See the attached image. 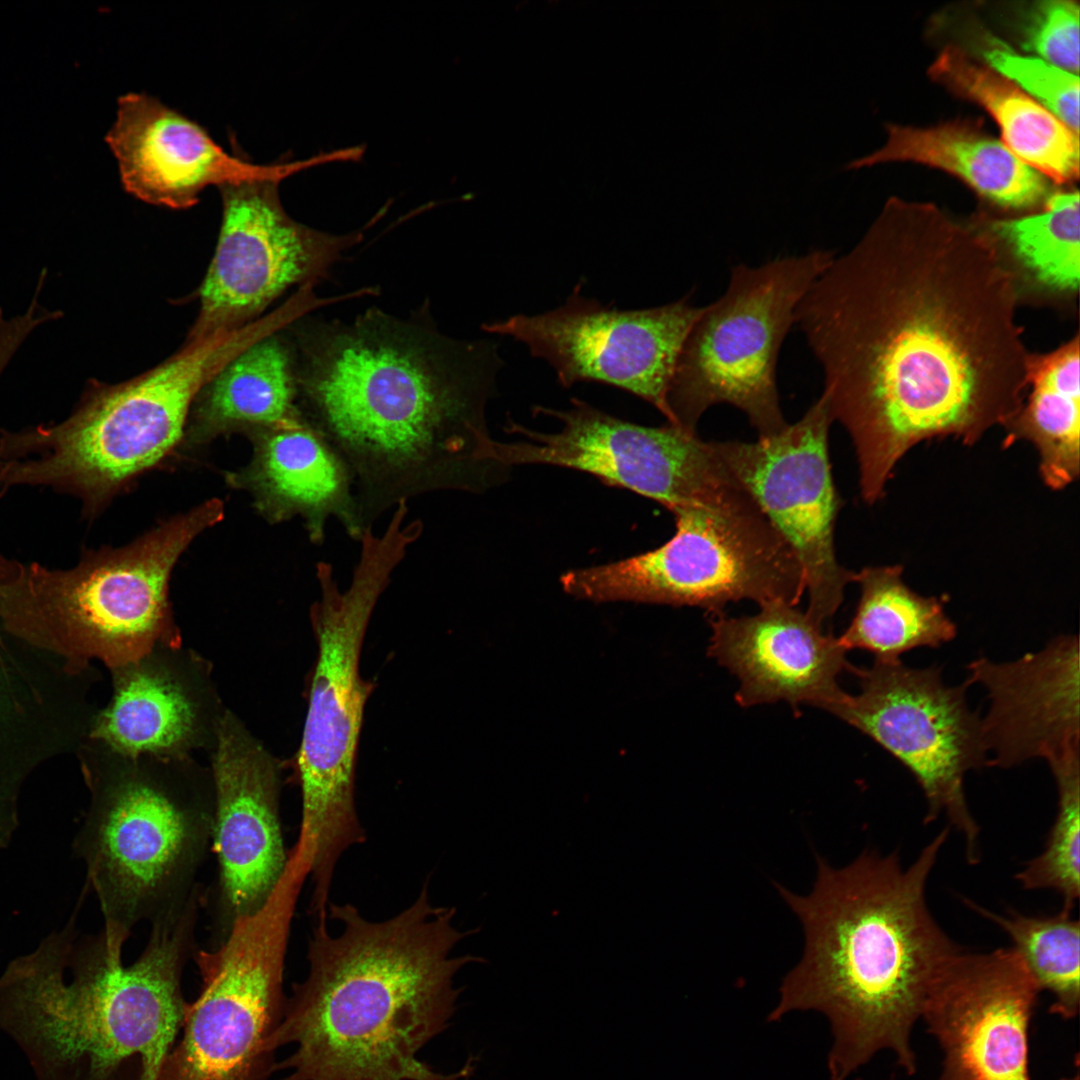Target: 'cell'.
<instances>
[{"label": "cell", "mask_w": 1080, "mask_h": 1080, "mask_svg": "<svg viewBox=\"0 0 1080 1080\" xmlns=\"http://www.w3.org/2000/svg\"><path fill=\"white\" fill-rule=\"evenodd\" d=\"M1016 306L986 234L897 197L811 285L795 325L851 437L868 504L916 444H971L1019 413L1032 354Z\"/></svg>", "instance_id": "6da1fadb"}, {"label": "cell", "mask_w": 1080, "mask_h": 1080, "mask_svg": "<svg viewBox=\"0 0 1080 1080\" xmlns=\"http://www.w3.org/2000/svg\"><path fill=\"white\" fill-rule=\"evenodd\" d=\"M399 328L366 318L337 332L297 382L303 417L352 475L364 531L401 501L481 493L508 471L485 422L490 375L446 367Z\"/></svg>", "instance_id": "7a4b0ae2"}, {"label": "cell", "mask_w": 1080, "mask_h": 1080, "mask_svg": "<svg viewBox=\"0 0 1080 1080\" xmlns=\"http://www.w3.org/2000/svg\"><path fill=\"white\" fill-rule=\"evenodd\" d=\"M949 835L941 830L904 866L897 852L865 851L836 869L817 857L806 896L776 885L805 933L800 962L784 977L769 1021L814 1010L828 1019L831 1080H846L882 1050L907 1074L911 1045L931 986L963 950L933 917L929 876Z\"/></svg>", "instance_id": "3957f363"}, {"label": "cell", "mask_w": 1080, "mask_h": 1080, "mask_svg": "<svg viewBox=\"0 0 1080 1080\" xmlns=\"http://www.w3.org/2000/svg\"><path fill=\"white\" fill-rule=\"evenodd\" d=\"M453 907L434 906L425 884L412 905L379 922L351 904L330 903L328 918L342 924L330 934L327 917L315 919L308 943L309 971L294 983L275 1036L276 1047L296 1050L276 1071L281 1080H459L468 1067L438 1073L418 1059L443 1032L460 990L455 975L486 962L454 956L464 938Z\"/></svg>", "instance_id": "277c9868"}, {"label": "cell", "mask_w": 1080, "mask_h": 1080, "mask_svg": "<svg viewBox=\"0 0 1080 1080\" xmlns=\"http://www.w3.org/2000/svg\"><path fill=\"white\" fill-rule=\"evenodd\" d=\"M81 904L61 930L0 975V1031L22 1050L36 1080H118L134 1057L138 1080H153L185 1018L188 949L154 932L125 965L119 936L102 928L78 937Z\"/></svg>", "instance_id": "5b68a950"}, {"label": "cell", "mask_w": 1080, "mask_h": 1080, "mask_svg": "<svg viewBox=\"0 0 1080 1080\" xmlns=\"http://www.w3.org/2000/svg\"><path fill=\"white\" fill-rule=\"evenodd\" d=\"M280 327L273 314L200 342L127 381L97 385L57 424L0 429V495L45 486L78 498L95 517L184 440L193 404L228 361Z\"/></svg>", "instance_id": "8992f818"}, {"label": "cell", "mask_w": 1080, "mask_h": 1080, "mask_svg": "<svg viewBox=\"0 0 1080 1080\" xmlns=\"http://www.w3.org/2000/svg\"><path fill=\"white\" fill-rule=\"evenodd\" d=\"M224 517L213 498L128 545L82 553L69 569L0 555V627L81 673L99 659L134 664L168 626L173 568L192 541Z\"/></svg>", "instance_id": "52a82bcc"}, {"label": "cell", "mask_w": 1080, "mask_h": 1080, "mask_svg": "<svg viewBox=\"0 0 1080 1080\" xmlns=\"http://www.w3.org/2000/svg\"><path fill=\"white\" fill-rule=\"evenodd\" d=\"M351 583L341 591L330 563L316 564L320 599L311 608L318 643L307 715L297 755L302 814L291 848L308 868L312 892L330 893L339 858L365 841L354 802L357 747L373 685L359 674L368 622L409 542L394 529L365 531Z\"/></svg>", "instance_id": "ba28073f"}, {"label": "cell", "mask_w": 1080, "mask_h": 1080, "mask_svg": "<svg viewBox=\"0 0 1080 1080\" xmlns=\"http://www.w3.org/2000/svg\"><path fill=\"white\" fill-rule=\"evenodd\" d=\"M91 802L73 851L86 867L103 928L127 940L135 926L182 911L212 849L214 794L143 773L85 768Z\"/></svg>", "instance_id": "9c48e42d"}, {"label": "cell", "mask_w": 1080, "mask_h": 1080, "mask_svg": "<svg viewBox=\"0 0 1080 1080\" xmlns=\"http://www.w3.org/2000/svg\"><path fill=\"white\" fill-rule=\"evenodd\" d=\"M671 513L676 532L669 541L620 561L569 570L560 577L564 591L597 602L696 606L711 615L741 600L799 603L802 565L747 490Z\"/></svg>", "instance_id": "30bf717a"}, {"label": "cell", "mask_w": 1080, "mask_h": 1080, "mask_svg": "<svg viewBox=\"0 0 1080 1080\" xmlns=\"http://www.w3.org/2000/svg\"><path fill=\"white\" fill-rule=\"evenodd\" d=\"M834 255L813 249L732 268L726 290L703 306L684 341L667 393L668 423L697 432L710 407L729 404L759 437L788 426L777 388L778 356L799 303Z\"/></svg>", "instance_id": "8fae6325"}, {"label": "cell", "mask_w": 1080, "mask_h": 1080, "mask_svg": "<svg viewBox=\"0 0 1080 1080\" xmlns=\"http://www.w3.org/2000/svg\"><path fill=\"white\" fill-rule=\"evenodd\" d=\"M304 882L287 867L262 909L238 919L209 948L195 950L200 993L188 1002L182 1036L153 1080H271L287 1000L285 957Z\"/></svg>", "instance_id": "7c38bea8"}, {"label": "cell", "mask_w": 1080, "mask_h": 1080, "mask_svg": "<svg viewBox=\"0 0 1080 1080\" xmlns=\"http://www.w3.org/2000/svg\"><path fill=\"white\" fill-rule=\"evenodd\" d=\"M856 695L845 692L831 713L870 737L915 778L926 800L925 823L944 815L961 836L969 864L980 853V828L967 803L964 777L988 765L981 718L966 701V681L948 686L935 666L911 668L875 660L855 668Z\"/></svg>", "instance_id": "4fadbf2b"}, {"label": "cell", "mask_w": 1080, "mask_h": 1080, "mask_svg": "<svg viewBox=\"0 0 1080 1080\" xmlns=\"http://www.w3.org/2000/svg\"><path fill=\"white\" fill-rule=\"evenodd\" d=\"M566 411L542 409L559 419L554 433L517 424L509 432L522 440L495 441L494 457L503 467L546 464L592 474L606 484L631 490L676 509L727 501L744 491L713 441L667 423L649 427L604 413L573 399Z\"/></svg>", "instance_id": "5bb4252c"}, {"label": "cell", "mask_w": 1080, "mask_h": 1080, "mask_svg": "<svg viewBox=\"0 0 1080 1080\" xmlns=\"http://www.w3.org/2000/svg\"><path fill=\"white\" fill-rule=\"evenodd\" d=\"M277 178L218 187L222 220L215 253L199 289L200 308L185 344L238 331L291 286L314 280L359 235L331 236L294 221Z\"/></svg>", "instance_id": "9a60e30c"}, {"label": "cell", "mask_w": 1080, "mask_h": 1080, "mask_svg": "<svg viewBox=\"0 0 1080 1080\" xmlns=\"http://www.w3.org/2000/svg\"><path fill=\"white\" fill-rule=\"evenodd\" d=\"M833 419L820 396L795 423L753 442L713 441L730 472L798 557L808 592L807 614L818 624L840 607L855 573L836 557L841 498L828 450Z\"/></svg>", "instance_id": "2e32d148"}, {"label": "cell", "mask_w": 1080, "mask_h": 1080, "mask_svg": "<svg viewBox=\"0 0 1080 1080\" xmlns=\"http://www.w3.org/2000/svg\"><path fill=\"white\" fill-rule=\"evenodd\" d=\"M537 315L485 325L548 362L559 383L595 381L628 391L669 421L667 393L684 341L702 312L688 297L653 308L620 310L579 294Z\"/></svg>", "instance_id": "e0dca14e"}, {"label": "cell", "mask_w": 1080, "mask_h": 1080, "mask_svg": "<svg viewBox=\"0 0 1080 1080\" xmlns=\"http://www.w3.org/2000/svg\"><path fill=\"white\" fill-rule=\"evenodd\" d=\"M1039 993L1011 947L962 950L921 1012L943 1053L938 1080H1030L1029 1026Z\"/></svg>", "instance_id": "ac0fdd59"}, {"label": "cell", "mask_w": 1080, "mask_h": 1080, "mask_svg": "<svg viewBox=\"0 0 1080 1080\" xmlns=\"http://www.w3.org/2000/svg\"><path fill=\"white\" fill-rule=\"evenodd\" d=\"M278 776L258 745L233 723L222 725L213 763L214 942L262 909L285 873Z\"/></svg>", "instance_id": "d6986e66"}, {"label": "cell", "mask_w": 1080, "mask_h": 1080, "mask_svg": "<svg viewBox=\"0 0 1080 1080\" xmlns=\"http://www.w3.org/2000/svg\"><path fill=\"white\" fill-rule=\"evenodd\" d=\"M105 141L128 194L175 210L193 207L210 186L249 178L284 180L331 161L327 153L281 164L245 161L226 152L203 126L143 92L118 98Z\"/></svg>", "instance_id": "ffe728a7"}, {"label": "cell", "mask_w": 1080, "mask_h": 1080, "mask_svg": "<svg viewBox=\"0 0 1080 1080\" xmlns=\"http://www.w3.org/2000/svg\"><path fill=\"white\" fill-rule=\"evenodd\" d=\"M796 606L773 601L751 616L711 615L708 652L739 680L741 706L784 700L830 712L845 694L838 678L855 669L847 650Z\"/></svg>", "instance_id": "44dd1931"}, {"label": "cell", "mask_w": 1080, "mask_h": 1080, "mask_svg": "<svg viewBox=\"0 0 1080 1080\" xmlns=\"http://www.w3.org/2000/svg\"><path fill=\"white\" fill-rule=\"evenodd\" d=\"M966 682L982 685L989 708L981 719L988 765L1047 762L1079 748V638L1061 635L1039 652L1010 662L978 658Z\"/></svg>", "instance_id": "7402d4cb"}, {"label": "cell", "mask_w": 1080, "mask_h": 1080, "mask_svg": "<svg viewBox=\"0 0 1080 1080\" xmlns=\"http://www.w3.org/2000/svg\"><path fill=\"white\" fill-rule=\"evenodd\" d=\"M253 455L232 473V485L246 489L269 522L299 517L309 540L321 545L330 518L359 540L364 532L354 498L352 475L331 444L301 414L249 432Z\"/></svg>", "instance_id": "603a6c76"}, {"label": "cell", "mask_w": 1080, "mask_h": 1080, "mask_svg": "<svg viewBox=\"0 0 1080 1080\" xmlns=\"http://www.w3.org/2000/svg\"><path fill=\"white\" fill-rule=\"evenodd\" d=\"M887 141L845 168L913 162L945 171L984 200L1008 210L1043 207L1054 193L1050 180L985 132L982 123L956 119L919 128L888 124Z\"/></svg>", "instance_id": "cb8c5ba5"}, {"label": "cell", "mask_w": 1080, "mask_h": 1080, "mask_svg": "<svg viewBox=\"0 0 1080 1080\" xmlns=\"http://www.w3.org/2000/svg\"><path fill=\"white\" fill-rule=\"evenodd\" d=\"M932 80L981 106L997 123L1002 142L1056 184L1079 176V135L1016 84L960 48L946 46L930 65Z\"/></svg>", "instance_id": "d4e9b609"}, {"label": "cell", "mask_w": 1080, "mask_h": 1080, "mask_svg": "<svg viewBox=\"0 0 1080 1080\" xmlns=\"http://www.w3.org/2000/svg\"><path fill=\"white\" fill-rule=\"evenodd\" d=\"M298 385L287 347L274 334L237 354L199 392L184 440L206 443L238 430L251 432L300 416Z\"/></svg>", "instance_id": "484cf974"}, {"label": "cell", "mask_w": 1080, "mask_h": 1080, "mask_svg": "<svg viewBox=\"0 0 1080 1080\" xmlns=\"http://www.w3.org/2000/svg\"><path fill=\"white\" fill-rule=\"evenodd\" d=\"M1030 393L1005 427L1006 444L1030 442L1039 456V470L1049 488L1063 489L1080 470V342L1077 333L1056 350L1032 355Z\"/></svg>", "instance_id": "4316f807"}, {"label": "cell", "mask_w": 1080, "mask_h": 1080, "mask_svg": "<svg viewBox=\"0 0 1080 1080\" xmlns=\"http://www.w3.org/2000/svg\"><path fill=\"white\" fill-rule=\"evenodd\" d=\"M902 567H866L855 573L860 598L854 617L839 637L848 651L862 649L875 660L892 662L910 650L939 648L957 634L943 601L913 591L902 578Z\"/></svg>", "instance_id": "83f0119b"}, {"label": "cell", "mask_w": 1080, "mask_h": 1080, "mask_svg": "<svg viewBox=\"0 0 1080 1080\" xmlns=\"http://www.w3.org/2000/svg\"><path fill=\"white\" fill-rule=\"evenodd\" d=\"M193 705L165 673L136 667L121 673L111 704L92 722L89 736L123 755L175 751L190 739Z\"/></svg>", "instance_id": "f1b7e54d"}, {"label": "cell", "mask_w": 1080, "mask_h": 1080, "mask_svg": "<svg viewBox=\"0 0 1080 1080\" xmlns=\"http://www.w3.org/2000/svg\"><path fill=\"white\" fill-rule=\"evenodd\" d=\"M1077 190L1055 192L1041 211L985 223L1041 287L1073 294L1080 282V207Z\"/></svg>", "instance_id": "f546056e"}, {"label": "cell", "mask_w": 1080, "mask_h": 1080, "mask_svg": "<svg viewBox=\"0 0 1080 1080\" xmlns=\"http://www.w3.org/2000/svg\"><path fill=\"white\" fill-rule=\"evenodd\" d=\"M966 903L1007 934L1039 991L1051 995L1050 1012L1066 1020L1075 1018L1080 1004V922L1072 911L1061 908L1048 916L1017 911L1000 915L968 900Z\"/></svg>", "instance_id": "4dcf8cb0"}, {"label": "cell", "mask_w": 1080, "mask_h": 1080, "mask_svg": "<svg viewBox=\"0 0 1080 1080\" xmlns=\"http://www.w3.org/2000/svg\"><path fill=\"white\" fill-rule=\"evenodd\" d=\"M1056 784L1057 811L1044 849L1016 874L1025 890H1052L1062 909L1080 896V751L1048 762Z\"/></svg>", "instance_id": "1f68e13d"}, {"label": "cell", "mask_w": 1080, "mask_h": 1080, "mask_svg": "<svg viewBox=\"0 0 1080 1080\" xmlns=\"http://www.w3.org/2000/svg\"><path fill=\"white\" fill-rule=\"evenodd\" d=\"M987 66L1037 100L1079 135V77L1042 58L1024 56L989 33L980 36Z\"/></svg>", "instance_id": "d6a6232c"}, {"label": "cell", "mask_w": 1080, "mask_h": 1080, "mask_svg": "<svg viewBox=\"0 0 1080 1080\" xmlns=\"http://www.w3.org/2000/svg\"><path fill=\"white\" fill-rule=\"evenodd\" d=\"M1079 4L1071 0L1037 2L1027 14L1022 46L1066 71L1079 72Z\"/></svg>", "instance_id": "836d02e7"}, {"label": "cell", "mask_w": 1080, "mask_h": 1080, "mask_svg": "<svg viewBox=\"0 0 1080 1080\" xmlns=\"http://www.w3.org/2000/svg\"><path fill=\"white\" fill-rule=\"evenodd\" d=\"M23 339L22 333L17 328L0 323V372Z\"/></svg>", "instance_id": "e575fe53"}, {"label": "cell", "mask_w": 1080, "mask_h": 1080, "mask_svg": "<svg viewBox=\"0 0 1080 1080\" xmlns=\"http://www.w3.org/2000/svg\"><path fill=\"white\" fill-rule=\"evenodd\" d=\"M1061 1080H1080V1077H1079V1072H1078V1071H1076L1074 1075H1071V1076L1065 1077V1078H1063V1079H1061Z\"/></svg>", "instance_id": "d590c367"}]
</instances>
